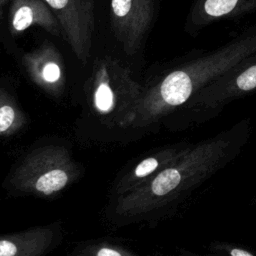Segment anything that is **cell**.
Returning <instances> with one entry per match:
<instances>
[{
  "label": "cell",
  "mask_w": 256,
  "mask_h": 256,
  "mask_svg": "<svg viewBox=\"0 0 256 256\" xmlns=\"http://www.w3.org/2000/svg\"><path fill=\"white\" fill-rule=\"evenodd\" d=\"M256 52V33L240 37L167 74L154 90L157 110H178L199 89Z\"/></svg>",
  "instance_id": "obj_1"
},
{
  "label": "cell",
  "mask_w": 256,
  "mask_h": 256,
  "mask_svg": "<svg viewBox=\"0 0 256 256\" xmlns=\"http://www.w3.org/2000/svg\"><path fill=\"white\" fill-rule=\"evenodd\" d=\"M256 90V52L199 89L178 109L179 129L201 125L234 100Z\"/></svg>",
  "instance_id": "obj_2"
},
{
  "label": "cell",
  "mask_w": 256,
  "mask_h": 256,
  "mask_svg": "<svg viewBox=\"0 0 256 256\" xmlns=\"http://www.w3.org/2000/svg\"><path fill=\"white\" fill-rule=\"evenodd\" d=\"M58 17L75 54L84 63L91 47L94 26L93 0H44Z\"/></svg>",
  "instance_id": "obj_3"
},
{
  "label": "cell",
  "mask_w": 256,
  "mask_h": 256,
  "mask_svg": "<svg viewBox=\"0 0 256 256\" xmlns=\"http://www.w3.org/2000/svg\"><path fill=\"white\" fill-rule=\"evenodd\" d=\"M152 12V0H111L112 21L125 48L134 52L147 29Z\"/></svg>",
  "instance_id": "obj_4"
},
{
  "label": "cell",
  "mask_w": 256,
  "mask_h": 256,
  "mask_svg": "<svg viewBox=\"0 0 256 256\" xmlns=\"http://www.w3.org/2000/svg\"><path fill=\"white\" fill-rule=\"evenodd\" d=\"M33 24H41L53 28L56 26V20L41 2L35 0L22 1L14 12L12 27L15 31L22 32Z\"/></svg>",
  "instance_id": "obj_5"
},
{
  "label": "cell",
  "mask_w": 256,
  "mask_h": 256,
  "mask_svg": "<svg viewBox=\"0 0 256 256\" xmlns=\"http://www.w3.org/2000/svg\"><path fill=\"white\" fill-rule=\"evenodd\" d=\"M68 177L62 170L55 169L49 171L38 178L36 181V189L45 194H50L63 188L67 183Z\"/></svg>",
  "instance_id": "obj_6"
},
{
  "label": "cell",
  "mask_w": 256,
  "mask_h": 256,
  "mask_svg": "<svg viewBox=\"0 0 256 256\" xmlns=\"http://www.w3.org/2000/svg\"><path fill=\"white\" fill-rule=\"evenodd\" d=\"M208 253L213 256H256V251L237 243L227 241H212Z\"/></svg>",
  "instance_id": "obj_7"
},
{
  "label": "cell",
  "mask_w": 256,
  "mask_h": 256,
  "mask_svg": "<svg viewBox=\"0 0 256 256\" xmlns=\"http://www.w3.org/2000/svg\"><path fill=\"white\" fill-rule=\"evenodd\" d=\"M94 102L97 109L102 112H107L112 108L114 93L107 81H102L97 86L94 94Z\"/></svg>",
  "instance_id": "obj_8"
},
{
  "label": "cell",
  "mask_w": 256,
  "mask_h": 256,
  "mask_svg": "<svg viewBox=\"0 0 256 256\" xmlns=\"http://www.w3.org/2000/svg\"><path fill=\"white\" fill-rule=\"evenodd\" d=\"M239 0H206L204 4L205 12L212 17H220L229 14Z\"/></svg>",
  "instance_id": "obj_9"
},
{
  "label": "cell",
  "mask_w": 256,
  "mask_h": 256,
  "mask_svg": "<svg viewBox=\"0 0 256 256\" xmlns=\"http://www.w3.org/2000/svg\"><path fill=\"white\" fill-rule=\"evenodd\" d=\"M61 76V69L56 62H46L42 67V77L48 83H54L59 80Z\"/></svg>",
  "instance_id": "obj_10"
},
{
  "label": "cell",
  "mask_w": 256,
  "mask_h": 256,
  "mask_svg": "<svg viewBox=\"0 0 256 256\" xmlns=\"http://www.w3.org/2000/svg\"><path fill=\"white\" fill-rule=\"evenodd\" d=\"M15 112L9 105L0 107V132L7 130L14 120Z\"/></svg>",
  "instance_id": "obj_11"
},
{
  "label": "cell",
  "mask_w": 256,
  "mask_h": 256,
  "mask_svg": "<svg viewBox=\"0 0 256 256\" xmlns=\"http://www.w3.org/2000/svg\"><path fill=\"white\" fill-rule=\"evenodd\" d=\"M17 252L16 246L9 241H0V256H14Z\"/></svg>",
  "instance_id": "obj_12"
},
{
  "label": "cell",
  "mask_w": 256,
  "mask_h": 256,
  "mask_svg": "<svg viewBox=\"0 0 256 256\" xmlns=\"http://www.w3.org/2000/svg\"><path fill=\"white\" fill-rule=\"evenodd\" d=\"M97 256H121L119 252L113 250V249H109V248H102L99 250Z\"/></svg>",
  "instance_id": "obj_13"
},
{
  "label": "cell",
  "mask_w": 256,
  "mask_h": 256,
  "mask_svg": "<svg viewBox=\"0 0 256 256\" xmlns=\"http://www.w3.org/2000/svg\"><path fill=\"white\" fill-rule=\"evenodd\" d=\"M176 256H213L209 253L207 254H198V253H195L193 251H190V250H182L181 252H179Z\"/></svg>",
  "instance_id": "obj_14"
},
{
  "label": "cell",
  "mask_w": 256,
  "mask_h": 256,
  "mask_svg": "<svg viewBox=\"0 0 256 256\" xmlns=\"http://www.w3.org/2000/svg\"><path fill=\"white\" fill-rule=\"evenodd\" d=\"M5 1H6V0H0V7H1V5H2L3 3H5Z\"/></svg>",
  "instance_id": "obj_15"
}]
</instances>
